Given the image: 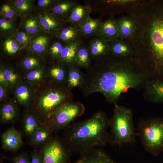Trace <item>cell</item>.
<instances>
[{
  "mask_svg": "<svg viewBox=\"0 0 163 163\" xmlns=\"http://www.w3.org/2000/svg\"><path fill=\"white\" fill-rule=\"evenodd\" d=\"M83 76L80 86L86 95L100 92L114 104L130 88L144 86L151 78L146 70L139 69L105 55L97 57Z\"/></svg>",
  "mask_w": 163,
  "mask_h": 163,
  "instance_id": "1",
  "label": "cell"
},
{
  "mask_svg": "<svg viewBox=\"0 0 163 163\" xmlns=\"http://www.w3.org/2000/svg\"><path fill=\"white\" fill-rule=\"evenodd\" d=\"M109 120L100 112L85 120L74 123L68 128L64 144L71 152L80 154L109 143Z\"/></svg>",
  "mask_w": 163,
  "mask_h": 163,
  "instance_id": "2",
  "label": "cell"
},
{
  "mask_svg": "<svg viewBox=\"0 0 163 163\" xmlns=\"http://www.w3.org/2000/svg\"><path fill=\"white\" fill-rule=\"evenodd\" d=\"M36 88L35 98L29 111L42 122H45L59 107L71 102L72 94L66 85L47 81Z\"/></svg>",
  "mask_w": 163,
  "mask_h": 163,
  "instance_id": "3",
  "label": "cell"
},
{
  "mask_svg": "<svg viewBox=\"0 0 163 163\" xmlns=\"http://www.w3.org/2000/svg\"><path fill=\"white\" fill-rule=\"evenodd\" d=\"M113 114L109 120V143L115 145L134 143L137 136L133 121V110L115 104Z\"/></svg>",
  "mask_w": 163,
  "mask_h": 163,
  "instance_id": "4",
  "label": "cell"
},
{
  "mask_svg": "<svg viewBox=\"0 0 163 163\" xmlns=\"http://www.w3.org/2000/svg\"><path fill=\"white\" fill-rule=\"evenodd\" d=\"M145 149L156 156L163 151V118L154 117L139 121L137 128Z\"/></svg>",
  "mask_w": 163,
  "mask_h": 163,
  "instance_id": "5",
  "label": "cell"
},
{
  "mask_svg": "<svg viewBox=\"0 0 163 163\" xmlns=\"http://www.w3.org/2000/svg\"><path fill=\"white\" fill-rule=\"evenodd\" d=\"M156 11L150 34L153 66L150 72L152 78L163 81V5Z\"/></svg>",
  "mask_w": 163,
  "mask_h": 163,
  "instance_id": "6",
  "label": "cell"
},
{
  "mask_svg": "<svg viewBox=\"0 0 163 163\" xmlns=\"http://www.w3.org/2000/svg\"><path fill=\"white\" fill-rule=\"evenodd\" d=\"M84 111V107L79 102L66 103L54 112L45 122L47 123L46 126L52 131L63 129L81 116Z\"/></svg>",
  "mask_w": 163,
  "mask_h": 163,
  "instance_id": "7",
  "label": "cell"
},
{
  "mask_svg": "<svg viewBox=\"0 0 163 163\" xmlns=\"http://www.w3.org/2000/svg\"><path fill=\"white\" fill-rule=\"evenodd\" d=\"M42 152L43 163H70V152L64 144L58 139L50 140Z\"/></svg>",
  "mask_w": 163,
  "mask_h": 163,
  "instance_id": "8",
  "label": "cell"
},
{
  "mask_svg": "<svg viewBox=\"0 0 163 163\" xmlns=\"http://www.w3.org/2000/svg\"><path fill=\"white\" fill-rule=\"evenodd\" d=\"M36 89V87L23 81L17 85L13 91L18 103L28 108L34 101Z\"/></svg>",
  "mask_w": 163,
  "mask_h": 163,
  "instance_id": "9",
  "label": "cell"
},
{
  "mask_svg": "<svg viewBox=\"0 0 163 163\" xmlns=\"http://www.w3.org/2000/svg\"><path fill=\"white\" fill-rule=\"evenodd\" d=\"M144 98L156 104H163V81L151 78L144 87Z\"/></svg>",
  "mask_w": 163,
  "mask_h": 163,
  "instance_id": "10",
  "label": "cell"
},
{
  "mask_svg": "<svg viewBox=\"0 0 163 163\" xmlns=\"http://www.w3.org/2000/svg\"><path fill=\"white\" fill-rule=\"evenodd\" d=\"M72 163H117L106 152L94 149L80 154Z\"/></svg>",
  "mask_w": 163,
  "mask_h": 163,
  "instance_id": "11",
  "label": "cell"
},
{
  "mask_svg": "<svg viewBox=\"0 0 163 163\" xmlns=\"http://www.w3.org/2000/svg\"><path fill=\"white\" fill-rule=\"evenodd\" d=\"M2 148L10 151L17 150L23 144L21 133L14 127H11L2 135Z\"/></svg>",
  "mask_w": 163,
  "mask_h": 163,
  "instance_id": "12",
  "label": "cell"
},
{
  "mask_svg": "<svg viewBox=\"0 0 163 163\" xmlns=\"http://www.w3.org/2000/svg\"><path fill=\"white\" fill-rule=\"evenodd\" d=\"M47 81L65 85L67 84L68 71L60 65H53L47 70Z\"/></svg>",
  "mask_w": 163,
  "mask_h": 163,
  "instance_id": "13",
  "label": "cell"
},
{
  "mask_svg": "<svg viewBox=\"0 0 163 163\" xmlns=\"http://www.w3.org/2000/svg\"><path fill=\"white\" fill-rule=\"evenodd\" d=\"M105 40H114L120 35L118 23L110 19L101 22L97 32Z\"/></svg>",
  "mask_w": 163,
  "mask_h": 163,
  "instance_id": "14",
  "label": "cell"
},
{
  "mask_svg": "<svg viewBox=\"0 0 163 163\" xmlns=\"http://www.w3.org/2000/svg\"><path fill=\"white\" fill-rule=\"evenodd\" d=\"M25 82L36 87H39L47 81L46 69L43 66L25 72L24 75Z\"/></svg>",
  "mask_w": 163,
  "mask_h": 163,
  "instance_id": "15",
  "label": "cell"
},
{
  "mask_svg": "<svg viewBox=\"0 0 163 163\" xmlns=\"http://www.w3.org/2000/svg\"><path fill=\"white\" fill-rule=\"evenodd\" d=\"M18 113L16 103L10 100L3 102L0 107L1 123H11L15 120Z\"/></svg>",
  "mask_w": 163,
  "mask_h": 163,
  "instance_id": "16",
  "label": "cell"
},
{
  "mask_svg": "<svg viewBox=\"0 0 163 163\" xmlns=\"http://www.w3.org/2000/svg\"><path fill=\"white\" fill-rule=\"evenodd\" d=\"M80 46V42L76 40L69 43L63 47L59 59L67 64H74L76 53Z\"/></svg>",
  "mask_w": 163,
  "mask_h": 163,
  "instance_id": "17",
  "label": "cell"
},
{
  "mask_svg": "<svg viewBox=\"0 0 163 163\" xmlns=\"http://www.w3.org/2000/svg\"><path fill=\"white\" fill-rule=\"evenodd\" d=\"M91 10L88 6L75 5L71 10L68 21L79 25L89 16Z\"/></svg>",
  "mask_w": 163,
  "mask_h": 163,
  "instance_id": "18",
  "label": "cell"
},
{
  "mask_svg": "<svg viewBox=\"0 0 163 163\" xmlns=\"http://www.w3.org/2000/svg\"><path fill=\"white\" fill-rule=\"evenodd\" d=\"M109 49L106 40L101 37L94 39L90 42L88 50L91 57L97 58L106 54Z\"/></svg>",
  "mask_w": 163,
  "mask_h": 163,
  "instance_id": "19",
  "label": "cell"
},
{
  "mask_svg": "<svg viewBox=\"0 0 163 163\" xmlns=\"http://www.w3.org/2000/svg\"><path fill=\"white\" fill-rule=\"evenodd\" d=\"M23 120L25 131L30 137L43 125L37 116L29 111L24 113Z\"/></svg>",
  "mask_w": 163,
  "mask_h": 163,
  "instance_id": "20",
  "label": "cell"
},
{
  "mask_svg": "<svg viewBox=\"0 0 163 163\" xmlns=\"http://www.w3.org/2000/svg\"><path fill=\"white\" fill-rule=\"evenodd\" d=\"M52 131L48 127L43 125L31 136L30 143L37 145L48 142L51 140Z\"/></svg>",
  "mask_w": 163,
  "mask_h": 163,
  "instance_id": "21",
  "label": "cell"
},
{
  "mask_svg": "<svg viewBox=\"0 0 163 163\" xmlns=\"http://www.w3.org/2000/svg\"><path fill=\"white\" fill-rule=\"evenodd\" d=\"M101 23L99 19L89 16L79 25L80 30L83 35L90 36L98 32Z\"/></svg>",
  "mask_w": 163,
  "mask_h": 163,
  "instance_id": "22",
  "label": "cell"
},
{
  "mask_svg": "<svg viewBox=\"0 0 163 163\" xmlns=\"http://www.w3.org/2000/svg\"><path fill=\"white\" fill-rule=\"evenodd\" d=\"M2 67L4 75L8 82L9 90L13 91L17 85L23 81L19 74L13 69Z\"/></svg>",
  "mask_w": 163,
  "mask_h": 163,
  "instance_id": "23",
  "label": "cell"
},
{
  "mask_svg": "<svg viewBox=\"0 0 163 163\" xmlns=\"http://www.w3.org/2000/svg\"><path fill=\"white\" fill-rule=\"evenodd\" d=\"M120 35L123 37L130 36L134 32L136 26L131 19L126 18L121 19L118 22Z\"/></svg>",
  "mask_w": 163,
  "mask_h": 163,
  "instance_id": "24",
  "label": "cell"
},
{
  "mask_svg": "<svg viewBox=\"0 0 163 163\" xmlns=\"http://www.w3.org/2000/svg\"><path fill=\"white\" fill-rule=\"evenodd\" d=\"M38 20L41 27L47 31L53 30L59 26L58 21L48 13L40 14L39 16Z\"/></svg>",
  "mask_w": 163,
  "mask_h": 163,
  "instance_id": "25",
  "label": "cell"
},
{
  "mask_svg": "<svg viewBox=\"0 0 163 163\" xmlns=\"http://www.w3.org/2000/svg\"><path fill=\"white\" fill-rule=\"evenodd\" d=\"M90 57L88 50L85 46H81L76 55L75 63L80 67L88 68L90 66Z\"/></svg>",
  "mask_w": 163,
  "mask_h": 163,
  "instance_id": "26",
  "label": "cell"
},
{
  "mask_svg": "<svg viewBox=\"0 0 163 163\" xmlns=\"http://www.w3.org/2000/svg\"><path fill=\"white\" fill-rule=\"evenodd\" d=\"M82 76L76 68L71 67L68 70L67 86L71 88L80 86L82 82Z\"/></svg>",
  "mask_w": 163,
  "mask_h": 163,
  "instance_id": "27",
  "label": "cell"
},
{
  "mask_svg": "<svg viewBox=\"0 0 163 163\" xmlns=\"http://www.w3.org/2000/svg\"><path fill=\"white\" fill-rule=\"evenodd\" d=\"M109 47L113 54L117 56H126L131 53L129 47L125 43L121 41H114Z\"/></svg>",
  "mask_w": 163,
  "mask_h": 163,
  "instance_id": "28",
  "label": "cell"
},
{
  "mask_svg": "<svg viewBox=\"0 0 163 163\" xmlns=\"http://www.w3.org/2000/svg\"><path fill=\"white\" fill-rule=\"evenodd\" d=\"M21 65L26 72L43 66L40 59L33 56H28L24 58Z\"/></svg>",
  "mask_w": 163,
  "mask_h": 163,
  "instance_id": "29",
  "label": "cell"
},
{
  "mask_svg": "<svg viewBox=\"0 0 163 163\" xmlns=\"http://www.w3.org/2000/svg\"><path fill=\"white\" fill-rule=\"evenodd\" d=\"M49 39L45 35L39 36L34 39L32 42L31 48L35 53H42L44 52L48 45Z\"/></svg>",
  "mask_w": 163,
  "mask_h": 163,
  "instance_id": "30",
  "label": "cell"
},
{
  "mask_svg": "<svg viewBox=\"0 0 163 163\" xmlns=\"http://www.w3.org/2000/svg\"><path fill=\"white\" fill-rule=\"evenodd\" d=\"M78 33L76 28L72 27H69L62 30L59 35V38L62 40L69 43L76 40Z\"/></svg>",
  "mask_w": 163,
  "mask_h": 163,
  "instance_id": "31",
  "label": "cell"
},
{
  "mask_svg": "<svg viewBox=\"0 0 163 163\" xmlns=\"http://www.w3.org/2000/svg\"><path fill=\"white\" fill-rule=\"evenodd\" d=\"M40 27L39 20L34 17L27 19L24 25L25 30L31 34H35L39 32L40 30Z\"/></svg>",
  "mask_w": 163,
  "mask_h": 163,
  "instance_id": "32",
  "label": "cell"
},
{
  "mask_svg": "<svg viewBox=\"0 0 163 163\" xmlns=\"http://www.w3.org/2000/svg\"><path fill=\"white\" fill-rule=\"evenodd\" d=\"M75 5L74 2H62L55 5L53 8V11L56 14H63L72 10Z\"/></svg>",
  "mask_w": 163,
  "mask_h": 163,
  "instance_id": "33",
  "label": "cell"
},
{
  "mask_svg": "<svg viewBox=\"0 0 163 163\" xmlns=\"http://www.w3.org/2000/svg\"><path fill=\"white\" fill-rule=\"evenodd\" d=\"M14 5L20 14H24L29 11L31 8L30 2L26 0H17L14 2Z\"/></svg>",
  "mask_w": 163,
  "mask_h": 163,
  "instance_id": "34",
  "label": "cell"
},
{
  "mask_svg": "<svg viewBox=\"0 0 163 163\" xmlns=\"http://www.w3.org/2000/svg\"><path fill=\"white\" fill-rule=\"evenodd\" d=\"M4 45L6 52L11 55L15 54L18 51L19 48L17 41L10 39L5 40Z\"/></svg>",
  "mask_w": 163,
  "mask_h": 163,
  "instance_id": "35",
  "label": "cell"
},
{
  "mask_svg": "<svg viewBox=\"0 0 163 163\" xmlns=\"http://www.w3.org/2000/svg\"><path fill=\"white\" fill-rule=\"evenodd\" d=\"M63 47L62 44L59 42L54 43L50 47L49 53L54 58L58 59L62 52Z\"/></svg>",
  "mask_w": 163,
  "mask_h": 163,
  "instance_id": "36",
  "label": "cell"
},
{
  "mask_svg": "<svg viewBox=\"0 0 163 163\" xmlns=\"http://www.w3.org/2000/svg\"><path fill=\"white\" fill-rule=\"evenodd\" d=\"M1 12L5 18L11 19L13 17L14 13L11 7L9 5H3L1 8Z\"/></svg>",
  "mask_w": 163,
  "mask_h": 163,
  "instance_id": "37",
  "label": "cell"
},
{
  "mask_svg": "<svg viewBox=\"0 0 163 163\" xmlns=\"http://www.w3.org/2000/svg\"><path fill=\"white\" fill-rule=\"evenodd\" d=\"M30 163H43V157L42 152H33L31 154Z\"/></svg>",
  "mask_w": 163,
  "mask_h": 163,
  "instance_id": "38",
  "label": "cell"
},
{
  "mask_svg": "<svg viewBox=\"0 0 163 163\" xmlns=\"http://www.w3.org/2000/svg\"><path fill=\"white\" fill-rule=\"evenodd\" d=\"M14 163H30L28 156L25 154H20L15 156L11 159Z\"/></svg>",
  "mask_w": 163,
  "mask_h": 163,
  "instance_id": "39",
  "label": "cell"
},
{
  "mask_svg": "<svg viewBox=\"0 0 163 163\" xmlns=\"http://www.w3.org/2000/svg\"><path fill=\"white\" fill-rule=\"evenodd\" d=\"M16 40L20 43L25 45L27 44L30 40L28 35L23 32H20L17 35Z\"/></svg>",
  "mask_w": 163,
  "mask_h": 163,
  "instance_id": "40",
  "label": "cell"
},
{
  "mask_svg": "<svg viewBox=\"0 0 163 163\" xmlns=\"http://www.w3.org/2000/svg\"><path fill=\"white\" fill-rule=\"evenodd\" d=\"M12 23L6 19L1 18L0 19V29L3 30H8L12 29Z\"/></svg>",
  "mask_w": 163,
  "mask_h": 163,
  "instance_id": "41",
  "label": "cell"
},
{
  "mask_svg": "<svg viewBox=\"0 0 163 163\" xmlns=\"http://www.w3.org/2000/svg\"><path fill=\"white\" fill-rule=\"evenodd\" d=\"M0 85L2 86L8 91H9V87L4 75L3 67H0Z\"/></svg>",
  "mask_w": 163,
  "mask_h": 163,
  "instance_id": "42",
  "label": "cell"
},
{
  "mask_svg": "<svg viewBox=\"0 0 163 163\" xmlns=\"http://www.w3.org/2000/svg\"><path fill=\"white\" fill-rule=\"evenodd\" d=\"M6 88L0 85V101L5 102L7 97V92L8 91Z\"/></svg>",
  "mask_w": 163,
  "mask_h": 163,
  "instance_id": "43",
  "label": "cell"
},
{
  "mask_svg": "<svg viewBox=\"0 0 163 163\" xmlns=\"http://www.w3.org/2000/svg\"><path fill=\"white\" fill-rule=\"evenodd\" d=\"M134 1L132 0H112L107 1L106 2L113 4L123 5L131 2Z\"/></svg>",
  "mask_w": 163,
  "mask_h": 163,
  "instance_id": "44",
  "label": "cell"
},
{
  "mask_svg": "<svg viewBox=\"0 0 163 163\" xmlns=\"http://www.w3.org/2000/svg\"><path fill=\"white\" fill-rule=\"evenodd\" d=\"M52 1L50 0H39L38 1V5L40 7H44L48 6Z\"/></svg>",
  "mask_w": 163,
  "mask_h": 163,
  "instance_id": "45",
  "label": "cell"
}]
</instances>
